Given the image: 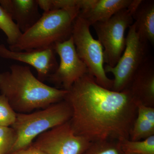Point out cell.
Here are the masks:
<instances>
[{
    "label": "cell",
    "instance_id": "obj_1",
    "mask_svg": "<svg viewBox=\"0 0 154 154\" xmlns=\"http://www.w3.org/2000/svg\"><path fill=\"white\" fill-rule=\"evenodd\" d=\"M63 100L71 108L75 134L91 142L129 139L138 103L128 90L103 88L88 73L67 90Z\"/></svg>",
    "mask_w": 154,
    "mask_h": 154
},
{
    "label": "cell",
    "instance_id": "obj_2",
    "mask_svg": "<svg viewBox=\"0 0 154 154\" xmlns=\"http://www.w3.org/2000/svg\"><path fill=\"white\" fill-rule=\"evenodd\" d=\"M0 90L15 112L31 113L63 101L67 91L45 85L35 77L30 68L14 64L0 74Z\"/></svg>",
    "mask_w": 154,
    "mask_h": 154
},
{
    "label": "cell",
    "instance_id": "obj_3",
    "mask_svg": "<svg viewBox=\"0 0 154 154\" xmlns=\"http://www.w3.org/2000/svg\"><path fill=\"white\" fill-rule=\"evenodd\" d=\"M80 11L79 7H72L44 12L10 49L19 51L45 49L65 41L72 36L74 22Z\"/></svg>",
    "mask_w": 154,
    "mask_h": 154
},
{
    "label": "cell",
    "instance_id": "obj_4",
    "mask_svg": "<svg viewBox=\"0 0 154 154\" xmlns=\"http://www.w3.org/2000/svg\"><path fill=\"white\" fill-rule=\"evenodd\" d=\"M72 116L71 108L64 100L32 113H17L12 126L17 133V139L10 154L29 146L35 138L69 121Z\"/></svg>",
    "mask_w": 154,
    "mask_h": 154
},
{
    "label": "cell",
    "instance_id": "obj_5",
    "mask_svg": "<svg viewBox=\"0 0 154 154\" xmlns=\"http://www.w3.org/2000/svg\"><path fill=\"white\" fill-rule=\"evenodd\" d=\"M90 27L91 25L79 16L75 20L71 36L77 54L97 84L111 90L113 81L107 76L105 71L103 47L99 40L93 37Z\"/></svg>",
    "mask_w": 154,
    "mask_h": 154
},
{
    "label": "cell",
    "instance_id": "obj_6",
    "mask_svg": "<svg viewBox=\"0 0 154 154\" xmlns=\"http://www.w3.org/2000/svg\"><path fill=\"white\" fill-rule=\"evenodd\" d=\"M148 43L141 38L133 23L129 28L125 48L118 62L113 67L107 65L104 66L106 73H111L114 76L112 91L119 92L126 89L136 72L149 57Z\"/></svg>",
    "mask_w": 154,
    "mask_h": 154
},
{
    "label": "cell",
    "instance_id": "obj_7",
    "mask_svg": "<svg viewBox=\"0 0 154 154\" xmlns=\"http://www.w3.org/2000/svg\"><path fill=\"white\" fill-rule=\"evenodd\" d=\"M132 14L130 8L124 9L107 21L92 25L104 48V63L109 66H115L124 52L126 44L125 33L133 24Z\"/></svg>",
    "mask_w": 154,
    "mask_h": 154
},
{
    "label": "cell",
    "instance_id": "obj_8",
    "mask_svg": "<svg viewBox=\"0 0 154 154\" xmlns=\"http://www.w3.org/2000/svg\"><path fill=\"white\" fill-rule=\"evenodd\" d=\"M91 143L75 134L69 121L41 134L31 145L46 154H83Z\"/></svg>",
    "mask_w": 154,
    "mask_h": 154
},
{
    "label": "cell",
    "instance_id": "obj_9",
    "mask_svg": "<svg viewBox=\"0 0 154 154\" xmlns=\"http://www.w3.org/2000/svg\"><path fill=\"white\" fill-rule=\"evenodd\" d=\"M53 48L59 56L60 63L48 79L51 82L61 86L67 91L79 79L89 73L88 69L77 54L72 36L65 41L55 43Z\"/></svg>",
    "mask_w": 154,
    "mask_h": 154
},
{
    "label": "cell",
    "instance_id": "obj_10",
    "mask_svg": "<svg viewBox=\"0 0 154 154\" xmlns=\"http://www.w3.org/2000/svg\"><path fill=\"white\" fill-rule=\"evenodd\" d=\"M53 48L29 51H14L8 49L5 45H0V56L28 64L37 71L40 81L48 79L58 66Z\"/></svg>",
    "mask_w": 154,
    "mask_h": 154
},
{
    "label": "cell",
    "instance_id": "obj_11",
    "mask_svg": "<svg viewBox=\"0 0 154 154\" xmlns=\"http://www.w3.org/2000/svg\"><path fill=\"white\" fill-rule=\"evenodd\" d=\"M126 90L137 102L154 107V66L149 56L133 77Z\"/></svg>",
    "mask_w": 154,
    "mask_h": 154
},
{
    "label": "cell",
    "instance_id": "obj_12",
    "mask_svg": "<svg viewBox=\"0 0 154 154\" xmlns=\"http://www.w3.org/2000/svg\"><path fill=\"white\" fill-rule=\"evenodd\" d=\"M133 0H82L79 16L91 26L105 22L123 9L129 8Z\"/></svg>",
    "mask_w": 154,
    "mask_h": 154
},
{
    "label": "cell",
    "instance_id": "obj_13",
    "mask_svg": "<svg viewBox=\"0 0 154 154\" xmlns=\"http://www.w3.org/2000/svg\"><path fill=\"white\" fill-rule=\"evenodd\" d=\"M0 4L22 33L32 27L42 16L37 0H4L0 1Z\"/></svg>",
    "mask_w": 154,
    "mask_h": 154
},
{
    "label": "cell",
    "instance_id": "obj_14",
    "mask_svg": "<svg viewBox=\"0 0 154 154\" xmlns=\"http://www.w3.org/2000/svg\"><path fill=\"white\" fill-rule=\"evenodd\" d=\"M133 19L136 30L141 38L148 43L154 42V1H142L134 11Z\"/></svg>",
    "mask_w": 154,
    "mask_h": 154
},
{
    "label": "cell",
    "instance_id": "obj_15",
    "mask_svg": "<svg viewBox=\"0 0 154 154\" xmlns=\"http://www.w3.org/2000/svg\"><path fill=\"white\" fill-rule=\"evenodd\" d=\"M154 135V107L139 104L129 139L140 140Z\"/></svg>",
    "mask_w": 154,
    "mask_h": 154
},
{
    "label": "cell",
    "instance_id": "obj_16",
    "mask_svg": "<svg viewBox=\"0 0 154 154\" xmlns=\"http://www.w3.org/2000/svg\"><path fill=\"white\" fill-rule=\"evenodd\" d=\"M0 29L5 34L10 46L16 44L22 34L17 24L1 5H0Z\"/></svg>",
    "mask_w": 154,
    "mask_h": 154
},
{
    "label": "cell",
    "instance_id": "obj_17",
    "mask_svg": "<svg viewBox=\"0 0 154 154\" xmlns=\"http://www.w3.org/2000/svg\"><path fill=\"white\" fill-rule=\"evenodd\" d=\"M125 153L135 154H154V135L140 140L130 139L120 142Z\"/></svg>",
    "mask_w": 154,
    "mask_h": 154
},
{
    "label": "cell",
    "instance_id": "obj_18",
    "mask_svg": "<svg viewBox=\"0 0 154 154\" xmlns=\"http://www.w3.org/2000/svg\"><path fill=\"white\" fill-rule=\"evenodd\" d=\"M83 154H125L120 141L103 140L91 142Z\"/></svg>",
    "mask_w": 154,
    "mask_h": 154
},
{
    "label": "cell",
    "instance_id": "obj_19",
    "mask_svg": "<svg viewBox=\"0 0 154 154\" xmlns=\"http://www.w3.org/2000/svg\"><path fill=\"white\" fill-rule=\"evenodd\" d=\"M17 139V133L12 127L0 125V154H10Z\"/></svg>",
    "mask_w": 154,
    "mask_h": 154
},
{
    "label": "cell",
    "instance_id": "obj_20",
    "mask_svg": "<svg viewBox=\"0 0 154 154\" xmlns=\"http://www.w3.org/2000/svg\"><path fill=\"white\" fill-rule=\"evenodd\" d=\"M17 113L5 96L0 95V125L12 127L16 121Z\"/></svg>",
    "mask_w": 154,
    "mask_h": 154
},
{
    "label": "cell",
    "instance_id": "obj_21",
    "mask_svg": "<svg viewBox=\"0 0 154 154\" xmlns=\"http://www.w3.org/2000/svg\"><path fill=\"white\" fill-rule=\"evenodd\" d=\"M10 154H46L44 152L36 148L32 145L26 148L19 150Z\"/></svg>",
    "mask_w": 154,
    "mask_h": 154
},
{
    "label": "cell",
    "instance_id": "obj_22",
    "mask_svg": "<svg viewBox=\"0 0 154 154\" xmlns=\"http://www.w3.org/2000/svg\"><path fill=\"white\" fill-rule=\"evenodd\" d=\"M125 154H132V153H125Z\"/></svg>",
    "mask_w": 154,
    "mask_h": 154
}]
</instances>
